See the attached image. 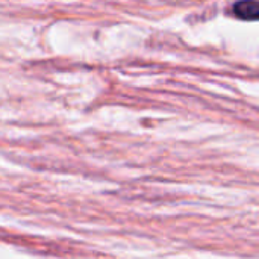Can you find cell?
Masks as SVG:
<instances>
[{"label": "cell", "mask_w": 259, "mask_h": 259, "mask_svg": "<svg viewBox=\"0 0 259 259\" xmlns=\"http://www.w3.org/2000/svg\"><path fill=\"white\" fill-rule=\"evenodd\" d=\"M234 12L243 20H258L259 5L256 0H243L235 3Z\"/></svg>", "instance_id": "cell-1"}]
</instances>
